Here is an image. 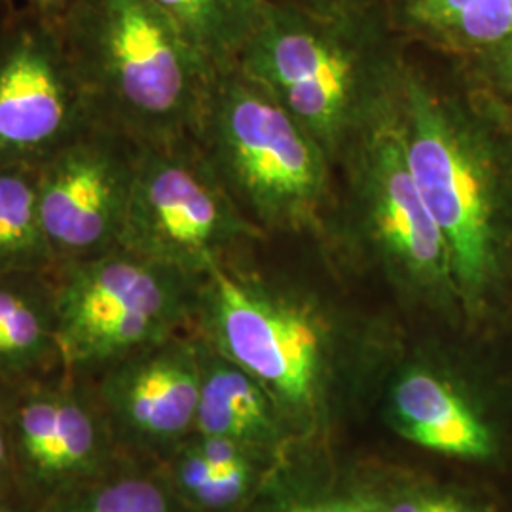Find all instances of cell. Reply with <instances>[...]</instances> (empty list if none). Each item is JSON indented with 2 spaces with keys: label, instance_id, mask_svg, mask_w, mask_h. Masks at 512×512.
<instances>
[{
  "label": "cell",
  "instance_id": "cell-1",
  "mask_svg": "<svg viewBox=\"0 0 512 512\" xmlns=\"http://www.w3.org/2000/svg\"><path fill=\"white\" fill-rule=\"evenodd\" d=\"M408 46L387 6L319 16L270 0L236 69L270 93L336 167L397 116Z\"/></svg>",
  "mask_w": 512,
  "mask_h": 512
},
{
  "label": "cell",
  "instance_id": "cell-2",
  "mask_svg": "<svg viewBox=\"0 0 512 512\" xmlns=\"http://www.w3.org/2000/svg\"><path fill=\"white\" fill-rule=\"evenodd\" d=\"M406 162L446 239L469 310L501 279L512 245V147L484 112L408 65L397 112Z\"/></svg>",
  "mask_w": 512,
  "mask_h": 512
},
{
  "label": "cell",
  "instance_id": "cell-3",
  "mask_svg": "<svg viewBox=\"0 0 512 512\" xmlns=\"http://www.w3.org/2000/svg\"><path fill=\"white\" fill-rule=\"evenodd\" d=\"M57 25L97 126L141 147L198 139L217 74L152 0H74Z\"/></svg>",
  "mask_w": 512,
  "mask_h": 512
},
{
  "label": "cell",
  "instance_id": "cell-4",
  "mask_svg": "<svg viewBox=\"0 0 512 512\" xmlns=\"http://www.w3.org/2000/svg\"><path fill=\"white\" fill-rule=\"evenodd\" d=\"M198 143L243 215L268 238L321 239L336 167L310 133L236 67L215 76Z\"/></svg>",
  "mask_w": 512,
  "mask_h": 512
},
{
  "label": "cell",
  "instance_id": "cell-5",
  "mask_svg": "<svg viewBox=\"0 0 512 512\" xmlns=\"http://www.w3.org/2000/svg\"><path fill=\"white\" fill-rule=\"evenodd\" d=\"M321 239L416 296L442 304L459 300L446 239L410 173L397 116L336 165L334 203Z\"/></svg>",
  "mask_w": 512,
  "mask_h": 512
},
{
  "label": "cell",
  "instance_id": "cell-6",
  "mask_svg": "<svg viewBox=\"0 0 512 512\" xmlns=\"http://www.w3.org/2000/svg\"><path fill=\"white\" fill-rule=\"evenodd\" d=\"M52 275L63 365L78 378L196 323L202 277L126 247L61 264Z\"/></svg>",
  "mask_w": 512,
  "mask_h": 512
},
{
  "label": "cell",
  "instance_id": "cell-7",
  "mask_svg": "<svg viewBox=\"0 0 512 512\" xmlns=\"http://www.w3.org/2000/svg\"><path fill=\"white\" fill-rule=\"evenodd\" d=\"M266 238L234 202L198 139L139 148L120 247L202 277Z\"/></svg>",
  "mask_w": 512,
  "mask_h": 512
},
{
  "label": "cell",
  "instance_id": "cell-8",
  "mask_svg": "<svg viewBox=\"0 0 512 512\" xmlns=\"http://www.w3.org/2000/svg\"><path fill=\"white\" fill-rule=\"evenodd\" d=\"M243 258L202 275L194 327L260 384L291 403H308L334 348L329 315L304 296L277 293L245 270Z\"/></svg>",
  "mask_w": 512,
  "mask_h": 512
},
{
  "label": "cell",
  "instance_id": "cell-9",
  "mask_svg": "<svg viewBox=\"0 0 512 512\" xmlns=\"http://www.w3.org/2000/svg\"><path fill=\"white\" fill-rule=\"evenodd\" d=\"M92 126L59 25L12 4L0 27V165L38 167Z\"/></svg>",
  "mask_w": 512,
  "mask_h": 512
},
{
  "label": "cell",
  "instance_id": "cell-10",
  "mask_svg": "<svg viewBox=\"0 0 512 512\" xmlns=\"http://www.w3.org/2000/svg\"><path fill=\"white\" fill-rule=\"evenodd\" d=\"M19 499L38 512L126 454L92 387L69 372L6 389Z\"/></svg>",
  "mask_w": 512,
  "mask_h": 512
},
{
  "label": "cell",
  "instance_id": "cell-11",
  "mask_svg": "<svg viewBox=\"0 0 512 512\" xmlns=\"http://www.w3.org/2000/svg\"><path fill=\"white\" fill-rule=\"evenodd\" d=\"M139 148L95 124L38 165V207L55 268L120 247Z\"/></svg>",
  "mask_w": 512,
  "mask_h": 512
},
{
  "label": "cell",
  "instance_id": "cell-12",
  "mask_svg": "<svg viewBox=\"0 0 512 512\" xmlns=\"http://www.w3.org/2000/svg\"><path fill=\"white\" fill-rule=\"evenodd\" d=\"M84 380L129 458L181 446L196 431L202 389L198 336H171Z\"/></svg>",
  "mask_w": 512,
  "mask_h": 512
},
{
  "label": "cell",
  "instance_id": "cell-13",
  "mask_svg": "<svg viewBox=\"0 0 512 512\" xmlns=\"http://www.w3.org/2000/svg\"><path fill=\"white\" fill-rule=\"evenodd\" d=\"M65 372L52 272L0 274V387Z\"/></svg>",
  "mask_w": 512,
  "mask_h": 512
},
{
  "label": "cell",
  "instance_id": "cell-14",
  "mask_svg": "<svg viewBox=\"0 0 512 512\" xmlns=\"http://www.w3.org/2000/svg\"><path fill=\"white\" fill-rule=\"evenodd\" d=\"M404 435L427 450L456 458H486L492 435L463 397L429 366H408L393 389Z\"/></svg>",
  "mask_w": 512,
  "mask_h": 512
},
{
  "label": "cell",
  "instance_id": "cell-15",
  "mask_svg": "<svg viewBox=\"0 0 512 512\" xmlns=\"http://www.w3.org/2000/svg\"><path fill=\"white\" fill-rule=\"evenodd\" d=\"M393 29L412 46L484 54L512 38V0H389Z\"/></svg>",
  "mask_w": 512,
  "mask_h": 512
},
{
  "label": "cell",
  "instance_id": "cell-16",
  "mask_svg": "<svg viewBox=\"0 0 512 512\" xmlns=\"http://www.w3.org/2000/svg\"><path fill=\"white\" fill-rule=\"evenodd\" d=\"M198 340L202 389L194 433L236 440L245 446L268 425L266 393L249 372L222 357L202 336Z\"/></svg>",
  "mask_w": 512,
  "mask_h": 512
},
{
  "label": "cell",
  "instance_id": "cell-17",
  "mask_svg": "<svg viewBox=\"0 0 512 512\" xmlns=\"http://www.w3.org/2000/svg\"><path fill=\"white\" fill-rule=\"evenodd\" d=\"M167 480L188 509L226 512L247 494L251 467L236 440L194 433L179 446Z\"/></svg>",
  "mask_w": 512,
  "mask_h": 512
},
{
  "label": "cell",
  "instance_id": "cell-18",
  "mask_svg": "<svg viewBox=\"0 0 512 512\" xmlns=\"http://www.w3.org/2000/svg\"><path fill=\"white\" fill-rule=\"evenodd\" d=\"M219 74L236 67L270 0H152Z\"/></svg>",
  "mask_w": 512,
  "mask_h": 512
},
{
  "label": "cell",
  "instance_id": "cell-19",
  "mask_svg": "<svg viewBox=\"0 0 512 512\" xmlns=\"http://www.w3.org/2000/svg\"><path fill=\"white\" fill-rule=\"evenodd\" d=\"M54 270L38 207L37 167L0 165V274Z\"/></svg>",
  "mask_w": 512,
  "mask_h": 512
},
{
  "label": "cell",
  "instance_id": "cell-20",
  "mask_svg": "<svg viewBox=\"0 0 512 512\" xmlns=\"http://www.w3.org/2000/svg\"><path fill=\"white\" fill-rule=\"evenodd\" d=\"M167 478L145 471L141 459H122L105 475L55 499L38 512H184Z\"/></svg>",
  "mask_w": 512,
  "mask_h": 512
},
{
  "label": "cell",
  "instance_id": "cell-21",
  "mask_svg": "<svg viewBox=\"0 0 512 512\" xmlns=\"http://www.w3.org/2000/svg\"><path fill=\"white\" fill-rule=\"evenodd\" d=\"M0 495L18 497V482L14 469L12 439H10V421H8V403L6 389L0 387Z\"/></svg>",
  "mask_w": 512,
  "mask_h": 512
},
{
  "label": "cell",
  "instance_id": "cell-22",
  "mask_svg": "<svg viewBox=\"0 0 512 512\" xmlns=\"http://www.w3.org/2000/svg\"><path fill=\"white\" fill-rule=\"evenodd\" d=\"M471 59L488 80L512 92V38Z\"/></svg>",
  "mask_w": 512,
  "mask_h": 512
},
{
  "label": "cell",
  "instance_id": "cell-23",
  "mask_svg": "<svg viewBox=\"0 0 512 512\" xmlns=\"http://www.w3.org/2000/svg\"><path fill=\"white\" fill-rule=\"evenodd\" d=\"M285 4L296 6L319 16H342V14H355L365 12L372 8H384L389 0H279Z\"/></svg>",
  "mask_w": 512,
  "mask_h": 512
},
{
  "label": "cell",
  "instance_id": "cell-24",
  "mask_svg": "<svg viewBox=\"0 0 512 512\" xmlns=\"http://www.w3.org/2000/svg\"><path fill=\"white\" fill-rule=\"evenodd\" d=\"M389 512H467L452 495H416L397 503Z\"/></svg>",
  "mask_w": 512,
  "mask_h": 512
},
{
  "label": "cell",
  "instance_id": "cell-25",
  "mask_svg": "<svg viewBox=\"0 0 512 512\" xmlns=\"http://www.w3.org/2000/svg\"><path fill=\"white\" fill-rule=\"evenodd\" d=\"M384 507L378 499L368 497V495H353L346 499H332L325 503H315V505H306L300 509H294L293 512H382Z\"/></svg>",
  "mask_w": 512,
  "mask_h": 512
},
{
  "label": "cell",
  "instance_id": "cell-26",
  "mask_svg": "<svg viewBox=\"0 0 512 512\" xmlns=\"http://www.w3.org/2000/svg\"><path fill=\"white\" fill-rule=\"evenodd\" d=\"M73 2L74 0H19V6L35 12L40 18L59 23Z\"/></svg>",
  "mask_w": 512,
  "mask_h": 512
},
{
  "label": "cell",
  "instance_id": "cell-27",
  "mask_svg": "<svg viewBox=\"0 0 512 512\" xmlns=\"http://www.w3.org/2000/svg\"><path fill=\"white\" fill-rule=\"evenodd\" d=\"M0 512H35L18 497L0 495Z\"/></svg>",
  "mask_w": 512,
  "mask_h": 512
},
{
  "label": "cell",
  "instance_id": "cell-28",
  "mask_svg": "<svg viewBox=\"0 0 512 512\" xmlns=\"http://www.w3.org/2000/svg\"><path fill=\"white\" fill-rule=\"evenodd\" d=\"M10 6H12V2H0V27H2V21H4V16L8 14Z\"/></svg>",
  "mask_w": 512,
  "mask_h": 512
},
{
  "label": "cell",
  "instance_id": "cell-29",
  "mask_svg": "<svg viewBox=\"0 0 512 512\" xmlns=\"http://www.w3.org/2000/svg\"><path fill=\"white\" fill-rule=\"evenodd\" d=\"M0 2H10V0H0Z\"/></svg>",
  "mask_w": 512,
  "mask_h": 512
}]
</instances>
